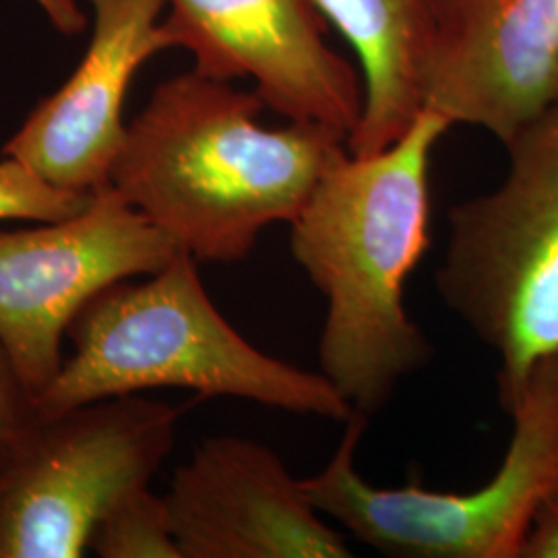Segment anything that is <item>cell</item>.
Masks as SVG:
<instances>
[{"label":"cell","instance_id":"obj_1","mask_svg":"<svg viewBox=\"0 0 558 558\" xmlns=\"http://www.w3.org/2000/svg\"><path fill=\"white\" fill-rule=\"evenodd\" d=\"M263 108L255 89L197 71L163 81L126 124L108 184L197 263L246 259L348 154L320 124L263 126Z\"/></svg>","mask_w":558,"mask_h":558},{"label":"cell","instance_id":"obj_2","mask_svg":"<svg viewBox=\"0 0 558 558\" xmlns=\"http://www.w3.org/2000/svg\"><path fill=\"white\" fill-rule=\"evenodd\" d=\"M449 129L422 110L383 151H348L290 223L292 257L327 304L319 373L364 418L433 359L403 290L430 246V161Z\"/></svg>","mask_w":558,"mask_h":558},{"label":"cell","instance_id":"obj_3","mask_svg":"<svg viewBox=\"0 0 558 558\" xmlns=\"http://www.w3.org/2000/svg\"><path fill=\"white\" fill-rule=\"evenodd\" d=\"M197 265L180 251L160 271L122 279L89 300L69 325L73 354L36 399L38 414L170 387L343 424L354 416L319 371L242 338L209 299Z\"/></svg>","mask_w":558,"mask_h":558},{"label":"cell","instance_id":"obj_4","mask_svg":"<svg viewBox=\"0 0 558 558\" xmlns=\"http://www.w3.org/2000/svg\"><path fill=\"white\" fill-rule=\"evenodd\" d=\"M505 147L499 189L447 216L437 290L497 354L509 412L536 364L558 354V101Z\"/></svg>","mask_w":558,"mask_h":558},{"label":"cell","instance_id":"obj_5","mask_svg":"<svg viewBox=\"0 0 558 558\" xmlns=\"http://www.w3.org/2000/svg\"><path fill=\"white\" fill-rule=\"evenodd\" d=\"M509 414L502 463L476 490L366 482L356 470L368 420L360 414L345 422L333 458L302 484L325 518L385 557L521 558L542 505L558 490V354L536 364Z\"/></svg>","mask_w":558,"mask_h":558},{"label":"cell","instance_id":"obj_6","mask_svg":"<svg viewBox=\"0 0 558 558\" xmlns=\"http://www.w3.org/2000/svg\"><path fill=\"white\" fill-rule=\"evenodd\" d=\"M184 408L120 396L25 426L0 449V558H80L101 515L149 486Z\"/></svg>","mask_w":558,"mask_h":558},{"label":"cell","instance_id":"obj_7","mask_svg":"<svg viewBox=\"0 0 558 558\" xmlns=\"http://www.w3.org/2000/svg\"><path fill=\"white\" fill-rule=\"evenodd\" d=\"M180 248L108 184L75 218L0 232V339L36 399L62 366L81 308L122 279L143 278Z\"/></svg>","mask_w":558,"mask_h":558},{"label":"cell","instance_id":"obj_8","mask_svg":"<svg viewBox=\"0 0 558 558\" xmlns=\"http://www.w3.org/2000/svg\"><path fill=\"white\" fill-rule=\"evenodd\" d=\"M166 27L211 80H253L265 108L288 122L350 140L364 110L354 62L327 40L319 0H166Z\"/></svg>","mask_w":558,"mask_h":558},{"label":"cell","instance_id":"obj_9","mask_svg":"<svg viewBox=\"0 0 558 558\" xmlns=\"http://www.w3.org/2000/svg\"><path fill=\"white\" fill-rule=\"evenodd\" d=\"M422 101L507 145L558 101V0H428Z\"/></svg>","mask_w":558,"mask_h":558},{"label":"cell","instance_id":"obj_10","mask_svg":"<svg viewBox=\"0 0 558 558\" xmlns=\"http://www.w3.org/2000/svg\"><path fill=\"white\" fill-rule=\"evenodd\" d=\"M182 558H348L352 550L257 440H203L163 495Z\"/></svg>","mask_w":558,"mask_h":558},{"label":"cell","instance_id":"obj_11","mask_svg":"<svg viewBox=\"0 0 558 558\" xmlns=\"http://www.w3.org/2000/svg\"><path fill=\"white\" fill-rule=\"evenodd\" d=\"M94 34L75 73L2 147L50 184L96 193L108 186L126 124L122 106L143 62L177 48L161 20L166 0H89Z\"/></svg>","mask_w":558,"mask_h":558},{"label":"cell","instance_id":"obj_12","mask_svg":"<svg viewBox=\"0 0 558 558\" xmlns=\"http://www.w3.org/2000/svg\"><path fill=\"white\" fill-rule=\"evenodd\" d=\"M319 7L352 48L364 83V110L348 151H383L401 140L424 110L428 0H319Z\"/></svg>","mask_w":558,"mask_h":558},{"label":"cell","instance_id":"obj_13","mask_svg":"<svg viewBox=\"0 0 558 558\" xmlns=\"http://www.w3.org/2000/svg\"><path fill=\"white\" fill-rule=\"evenodd\" d=\"M89 550L101 558H182L166 500L149 486L129 490L101 515Z\"/></svg>","mask_w":558,"mask_h":558},{"label":"cell","instance_id":"obj_14","mask_svg":"<svg viewBox=\"0 0 558 558\" xmlns=\"http://www.w3.org/2000/svg\"><path fill=\"white\" fill-rule=\"evenodd\" d=\"M94 195L59 189L15 158L0 161V221L69 220L83 214Z\"/></svg>","mask_w":558,"mask_h":558},{"label":"cell","instance_id":"obj_15","mask_svg":"<svg viewBox=\"0 0 558 558\" xmlns=\"http://www.w3.org/2000/svg\"><path fill=\"white\" fill-rule=\"evenodd\" d=\"M38 418L36 396L0 339V449Z\"/></svg>","mask_w":558,"mask_h":558},{"label":"cell","instance_id":"obj_16","mask_svg":"<svg viewBox=\"0 0 558 558\" xmlns=\"http://www.w3.org/2000/svg\"><path fill=\"white\" fill-rule=\"evenodd\" d=\"M521 558H558V490L542 505Z\"/></svg>","mask_w":558,"mask_h":558},{"label":"cell","instance_id":"obj_17","mask_svg":"<svg viewBox=\"0 0 558 558\" xmlns=\"http://www.w3.org/2000/svg\"><path fill=\"white\" fill-rule=\"evenodd\" d=\"M44 15L64 36H77L87 27V17L77 0H36Z\"/></svg>","mask_w":558,"mask_h":558}]
</instances>
